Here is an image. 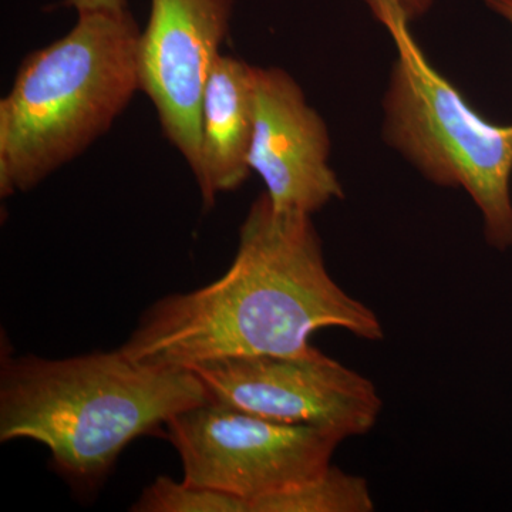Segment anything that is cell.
Instances as JSON below:
<instances>
[{
	"label": "cell",
	"instance_id": "obj_14",
	"mask_svg": "<svg viewBox=\"0 0 512 512\" xmlns=\"http://www.w3.org/2000/svg\"><path fill=\"white\" fill-rule=\"evenodd\" d=\"M484 3L512 26V0H484Z\"/></svg>",
	"mask_w": 512,
	"mask_h": 512
},
{
	"label": "cell",
	"instance_id": "obj_13",
	"mask_svg": "<svg viewBox=\"0 0 512 512\" xmlns=\"http://www.w3.org/2000/svg\"><path fill=\"white\" fill-rule=\"evenodd\" d=\"M367 3L373 2V0H366ZM390 2L396 3L400 8L406 12L410 20L419 18L429 10L433 0H390Z\"/></svg>",
	"mask_w": 512,
	"mask_h": 512
},
{
	"label": "cell",
	"instance_id": "obj_9",
	"mask_svg": "<svg viewBox=\"0 0 512 512\" xmlns=\"http://www.w3.org/2000/svg\"><path fill=\"white\" fill-rule=\"evenodd\" d=\"M255 124V66L221 55L212 66L202 97L200 164L194 174L205 210L218 194L248 180Z\"/></svg>",
	"mask_w": 512,
	"mask_h": 512
},
{
	"label": "cell",
	"instance_id": "obj_4",
	"mask_svg": "<svg viewBox=\"0 0 512 512\" xmlns=\"http://www.w3.org/2000/svg\"><path fill=\"white\" fill-rule=\"evenodd\" d=\"M394 47L384 99L387 141L434 184L464 188L483 215L488 244L512 247V124L490 123L424 55L406 12L367 3Z\"/></svg>",
	"mask_w": 512,
	"mask_h": 512
},
{
	"label": "cell",
	"instance_id": "obj_12",
	"mask_svg": "<svg viewBox=\"0 0 512 512\" xmlns=\"http://www.w3.org/2000/svg\"><path fill=\"white\" fill-rule=\"evenodd\" d=\"M62 5L76 10L77 15L89 12L121 13L128 9L127 0H64Z\"/></svg>",
	"mask_w": 512,
	"mask_h": 512
},
{
	"label": "cell",
	"instance_id": "obj_6",
	"mask_svg": "<svg viewBox=\"0 0 512 512\" xmlns=\"http://www.w3.org/2000/svg\"><path fill=\"white\" fill-rule=\"evenodd\" d=\"M188 369L210 402L333 430L345 440L369 433L383 409L372 380L313 346L296 355L222 357Z\"/></svg>",
	"mask_w": 512,
	"mask_h": 512
},
{
	"label": "cell",
	"instance_id": "obj_5",
	"mask_svg": "<svg viewBox=\"0 0 512 512\" xmlns=\"http://www.w3.org/2000/svg\"><path fill=\"white\" fill-rule=\"evenodd\" d=\"M183 463V481L249 504L305 483L330 466L336 431L264 419L214 402L175 414L165 426Z\"/></svg>",
	"mask_w": 512,
	"mask_h": 512
},
{
	"label": "cell",
	"instance_id": "obj_8",
	"mask_svg": "<svg viewBox=\"0 0 512 512\" xmlns=\"http://www.w3.org/2000/svg\"><path fill=\"white\" fill-rule=\"evenodd\" d=\"M328 127L291 74L255 67V124L249 167L278 211L313 215L343 198L330 168Z\"/></svg>",
	"mask_w": 512,
	"mask_h": 512
},
{
	"label": "cell",
	"instance_id": "obj_1",
	"mask_svg": "<svg viewBox=\"0 0 512 512\" xmlns=\"http://www.w3.org/2000/svg\"><path fill=\"white\" fill-rule=\"evenodd\" d=\"M322 329L384 338L376 313L329 274L312 215L275 210L262 192L227 272L148 306L120 350L141 365L188 369L222 357L296 355Z\"/></svg>",
	"mask_w": 512,
	"mask_h": 512
},
{
	"label": "cell",
	"instance_id": "obj_10",
	"mask_svg": "<svg viewBox=\"0 0 512 512\" xmlns=\"http://www.w3.org/2000/svg\"><path fill=\"white\" fill-rule=\"evenodd\" d=\"M375 501L365 478L332 464L305 483L258 498L249 512H370Z\"/></svg>",
	"mask_w": 512,
	"mask_h": 512
},
{
	"label": "cell",
	"instance_id": "obj_3",
	"mask_svg": "<svg viewBox=\"0 0 512 512\" xmlns=\"http://www.w3.org/2000/svg\"><path fill=\"white\" fill-rule=\"evenodd\" d=\"M140 35L128 9L80 13L25 57L0 100V197L33 190L110 130L140 92Z\"/></svg>",
	"mask_w": 512,
	"mask_h": 512
},
{
	"label": "cell",
	"instance_id": "obj_11",
	"mask_svg": "<svg viewBox=\"0 0 512 512\" xmlns=\"http://www.w3.org/2000/svg\"><path fill=\"white\" fill-rule=\"evenodd\" d=\"M133 512H249L247 501L235 495L197 487L160 476L144 488Z\"/></svg>",
	"mask_w": 512,
	"mask_h": 512
},
{
	"label": "cell",
	"instance_id": "obj_7",
	"mask_svg": "<svg viewBox=\"0 0 512 512\" xmlns=\"http://www.w3.org/2000/svg\"><path fill=\"white\" fill-rule=\"evenodd\" d=\"M232 12L234 0H151L138 42L140 90L192 175L200 164L202 97Z\"/></svg>",
	"mask_w": 512,
	"mask_h": 512
},
{
	"label": "cell",
	"instance_id": "obj_2",
	"mask_svg": "<svg viewBox=\"0 0 512 512\" xmlns=\"http://www.w3.org/2000/svg\"><path fill=\"white\" fill-rule=\"evenodd\" d=\"M205 402L192 370L141 365L120 348L0 360V441L42 443L55 470L83 490L106 480L131 441Z\"/></svg>",
	"mask_w": 512,
	"mask_h": 512
}]
</instances>
